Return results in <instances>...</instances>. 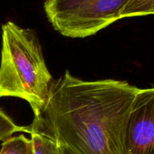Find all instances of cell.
<instances>
[{"label":"cell","instance_id":"3957f363","mask_svg":"<svg viewBox=\"0 0 154 154\" xmlns=\"http://www.w3.org/2000/svg\"><path fill=\"white\" fill-rule=\"evenodd\" d=\"M128 0H46L44 10L56 31L85 38L121 19Z\"/></svg>","mask_w":154,"mask_h":154},{"label":"cell","instance_id":"6da1fadb","mask_svg":"<svg viewBox=\"0 0 154 154\" xmlns=\"http://www.w3.org/2000/svg\"><path fill=\"white\" fill-rule=\"evenodd\" d=\"M139 88L125 81H85L68 70L54 81L31 124L76 154H122L127 119Z\"/></svg>","mask_w":154,"mask_h":154},{"label":"cell","instance_id":"277c9868","mask_svg":"<svg viewBox=\"0 0 154 154\" xmlns=\"http://www.w3.org/2000/svg\"><path fill=\"white\" fill-rule=\"evenodd\" d=\"M122 154H154V87L139 88L127 119Z\"/></svg>","mask_w":154,"mask_h":154},{"label":"cell","instance_id":"ba28073f","mask_svg":"<svg viewBox=\"0 0 154 154\" xmlns=\"http://www.w3.org/2000/svg\"><path fill=\"white\" fill-rule=\"evenodd\" d=\"M20 131L30 134V128L29 126L17 125L2 109H0V140L3 141L11 137L13 134Z\"/></svg>","mask_w":154,"mask_h":154},{"label":"cell","instance_id":"52a82bcc","mask_svg":"<svg viewBox=\"0 0 154 154\" xmlns=\"http://www.w3.org/2000/svg\"><path fill=\"white\" fill-rule=\"evenodd\" d=\"M154 14V0H128L121 18Z\"/></svg>","mask_w":154,"mask_h":154},{"label":"cell","instance_id":"7a4b0ae2","mask_svg":"<svg viewBox=\"0 0 154 154\" xmlns=\"http://www.w3.org/2000/svg\"><path fill=\"white\" fill-rule=\"evenodd\" d=\"M0 63V98L19 97L30 105L38 117L43 110L52 85L42 47L29 29L11 21L2 26Z\"/></svg>","mask_w":154,"mask_h":154},{"label":"cell","instance_id":"8992f818","mask_svg":"<svg viewBox=\"0 0 154 154\" xmlns=\"http://www.w3.org/2000/svg\"><path fill=\"white\" fill-rule=\"evenodd\" d=\"M30 134L34 154H61L60 145L54 139L35 131Z\"/></svg>","mask_w":154,"mask_h":154},{"label":"cell","instance_id":"5b68a950","mask_svg":"<svg viewBox=\"0 0 154 154\" xmlns=\"http://www.w3.org/2000/svg\"><path fill=\"white\" fill-rule=\"evenodd\" d=\"M0 154H34L31 139L23 134L9 137L2 142Z\"/></svg>","mask_w":154,"mask_h":154},{"label":"cell","instance_id":"9c48e42d","mask_svg":"<svg viewBox=\"0 0 154 154\" xmlns=\"http://www.w3.org/2000/svg\"><path fill=\"white\" fill-rule=\"evenodd\" d=\"M60 149H61V154H76L72 151L71 149H69V148L66 147V146H63L60 145Z\"/></svg>","mask_w":154,"mask_h":154}]
</instances>
